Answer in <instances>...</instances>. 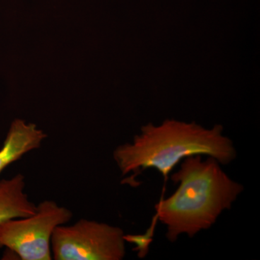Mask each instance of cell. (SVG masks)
Here are the masks:
<instances>
[{
    "instance_id": "8992f818",
    "label": "cell",
    "mask_w": 260,
    "mask_h": 260,
    "mask_svg": "<svg viewBox=\"0 0 260 260\" xmlns=\"http://www.w3.org/2000/svg\"><path fill=\"white\" fill-rule=\"evenodd\" d=\"M25 187V177L21 174L0 180V223L35 213L37 205L29 200Z\"/></svg>"
},
{
    "instance_id": "7a4b0ae2",
    "label": "cell",
    "mask_w": 260,
    "mask_h": 260,
    "mask_svg": "<svg viewBox=\"0 0 260 260\" xmlns=\"http://www.w3.org/2000/svg\"><path fill=\"white\" fill-rule=\"evenodd\" d=\"M223 126L215 125L205 129L194 122L166 120L160 126L148 124L133 143L119 145L114 150L113 158L125 180L137 186L135 178L148 169L161 174L164 184L174 168L186 157L204 155L216 159L221 165H228L237 158V150L232 140L223 135Z\"/></svg>"
},
{
    "instance_id": "5b68a950",
    "label": "cell",
    "mask_w": 260,
    "mask_h": 260,
    "mask_svg": "<svg viewBox=\"0 0 260 260\" xmlns=\"http://www.w3.org/2000/svg\"><path fill=\"white\" fill-rule=\"evenodd\" d=\"M47 135L36 124L16 119L12 123L0 149V174L25 154L40 148Z\"/></svg>"
},
{
    "instance_id": "6da1fadb",
    "label": "cell",
    "mask_w": 260,
    "mask_h": 260,
    "mask_svg": "<svg viewBox=\"0 0 260 260\" xmlns=\"http://www.w3.org/2000/svg\"><path fill=\"white\" fill-rule=\"evenodd\" d=\"M213 157H186L180 169L171 176L178 184L168 198L162 195L155 205L158 220L167 226V238L174 242L181 234L192 238L209 229L224 210L231 209L244 186L224 172Z\"/></svg>"
},
{
    "instance_id": "277c9868",
    "label": "cell",
    "mask_w": 260,
    "mask_h": 260,
    "mask_svg": "<svg viewBox=\"0 0 260 260\" xmlns=\"http://www.w3.org/2000/svg\"><path fill=\"white\" fill-rule=\"evenodd\" d=\"M121 228L80 219L73 225H59L51 240L55 260H121L126 254Z\"/></svg>"
},
{
    "instance_id": "52a82bcc",
    "label": "cell",
    "mask_w": 260,
    "mask_h": 260,
    "mask_svg": "<svg viewBox=\"0 0 260 260\" xmlns=\"http://www.w3.org/2000/svg\"><path fill=\"white\" fill-rule=\"evenodd\" d=\"M158 218L156 214L152 218L151 224L148 230L143 234H124V239L126 242L134 244L135 246L133 250L136 251L138 257L143 259L148 255L149 248L153 242L155 227Z\"/></svg>"
},
{
    "instance_id": "3957f363",
    "label": "cell",
    "mask_w": 260,
    "mask_h": 260,
    "mask_svg": "<svg viewBox=\"0 0 260 260\" xmlns=\"http://www.w3.org/2000/svg\"><path fill=\"white\" fill-rule=\"evenodd\" d=\"M73 216L71 210L54 200H44L34 215L0 223V248L6 247L22 260H51L53 233Z\"/></svg>"
}]
</instances>
